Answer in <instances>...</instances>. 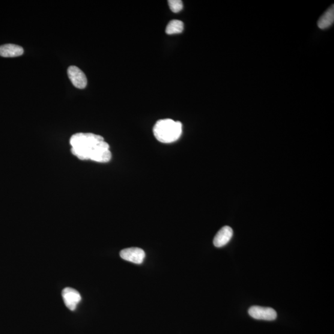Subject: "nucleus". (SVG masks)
<instances>
[{
  "mask_svg": "<svg viewBox=\"0 0 334 334\" xmlns=\"http://www.w3.org/2000/svg\"><path fill=\"white\" fill-rule=\"evenodd\" d=\"M234 232L231 227L228 226H223L217 232L214 239V246L221 247L226 245L232 239Z\"/></svg>",
  "mask_w": 334,
  "mask_h": 334,
  "instance_id": "0eeeda50",
  "label": "nucleus"
},
{
  "mask_svg": "<svg viewBox=\"0 0 334 334\" xmlns=\"http://www.w3.org/2000/svg\"><path fill=\"white\" fill-rule=\"evenodd\" d=\"M68 75L74 87L83 89L87 86V77L83 71L76 66H71L68 68Z\"/></svg>",
  "mask_w": 334,
  "mask_h": 334,
  "instance_id": "20e7f679",
  "label": "nucleus"
},
{
  "mask_svg": "<svg viewBox=\"0 0 334 334\" xmlns=\"http://www.w3.org/2000/svg\"><path fill=\"white\" fill-rule=\"evenodd\" d=\"M168 4L170 8L174 13H178L183 10V2L181 0H169Z\"/></svg>",
  "mask_w": 334,
  "mask_h": 334,
  "instance_id": "9b49d317",
  "label": "nucleus"
},
{
  "mask_svg": "<svg viewBox=\"0 0 334 334\" xmlns=\"http://www.w3.org/2000/svg\"><path fill=\"white\" fill-rule=\"evenodd\" d=\"M23 48L17 45L8 44L0 46V56L3 57H17L23 55Z\"/></svg>",
  "mask_w": 334,
  "mask_h": 334,
  "instance_id": "6e6552de",
  "label": "nucleus"
},
{
  "mask_svg": "<svg viewBox=\"0 0 334 334\" xmlns=\"http://www.w3.org/2000/svg\"><path fill=\"white\" fill-rule=\"evenodd\" d=\"M154 135L160 142H174L180 138L182 134V124L172 119H163L156 122L153 128Z\"/></svg>",
  "mask_w": 334,
  "mask_h": 334,
  "instance_id": "f03ea898",
  "label": "nucleus"
},
{
  "mask_svg": "<svg viewBox=\"0 0 334 334\" xmlns=\"http://www.w3.org/2000/svg\"><path fill=\"white\" fill-rule=\"evenodd\" d=\"M334 22V5H332L322 15L318 22V28L321 29H326L330 28Z\"/></svg>",
  "mask_w": 334,
  "mask_h": 334,
  "instance_id": "1a4fd4ad",
  "label": "nucleus"
},
{
  "mask_svg": "<svg viewBox=\"0 0 334 334\" xmlns=\"http://www.w3.org/2000/svg\"><path fill=\"white\" fill-rule=\"evenodd\" d=\"M70 143L71 153L80 160L107 163L112 159L110 145L100 135L89 133L74 134Z\"/></svg>",
  "mask_w": 334,
  "mask_h": 334,
  "instance_id": "f257e3e1",
  "label": "nucleus"
},
{
  "mask_svg": "<svg viewBox=\"0 0 334 334\" xmlns=\"http://www.w3.org/2000/svg\"><path fill=\"white\" fill-rule=\"evenodd\" d=\"M120 255L124 260L137 264H142L145 256L144 251L139 247H130L121 250Z\"/></svg>",
  "mask_w": 334,
  "mask_h": 334,
  "instance_id": "39448f33",
  "label": "nucleus"
},
{
  "mask_svg": "<svg viewBox=\"0 0 334 334\" xmlns=\"http://www.w3.org/2000/svg\"><path fill=\"white\" fill-rule=\"evenodd\" d=\"M184 24L180 20H172L167 25L165 32L166 34L173 35L180 34L183 31Z\"/></svg>",
  "mask_w": 334,
  "mask_h": 334,
  "instance_id": "9d476101",
  "label": "nucleus"
},
{
  "mask_svg": "<svg viewBox=\"0 0 334 334\" xmlns=\"http://www.w3.org/2000/svg\"><path fill=\"white\" fill-rule=\"evenodd\" d=\"M248 312L253 318L258 320L274 321L277 316L275 309L259 306L251 307Z\"/></svg>",
  "mask_w": 334,
  "mask_h": 334,
  "instance_id": "7ed1b4c3",
  "label": "nucleus"
},
{
  "mask_svg": "<svg viewBox=\"0 0 334 334\" xmlns=\"http://www.w3.org/2000/svg\"><path fill=\"white\" fill-rule=\"evenodd\" d=\"M62 297L66 306L71 311H74L81 301V296L78 291L72 288L67 287L62 291Z\"/></svg>",
  "mask_w": 334,
  "mask_h": 334,
  "instance_id": "423d86ee",
  "label": "nucleus"
}]
</instances>
